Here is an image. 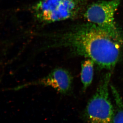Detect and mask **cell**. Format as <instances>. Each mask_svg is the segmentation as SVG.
Returning <instances> with one entry per match:
<instances>
[{
  "instance_id": "cell-1",
  "label": "cell",
  "mask_w": 123,
  "mask_h": 123,
  "mask_svg": "<svg viewBox=\"0 0 123 123\" xmlns=\"http://www.w3.org/2000/svg\"><path fill=\"white\" fill-rule=\"evenodd\" d=\"M44 50L65 48L73 55L92 60L101 68L112 70L121 57L123 39L90 23L43 34Z\"/></svg>"
},
{
  "instance_id": "cell-2",
  "label": "cell",
  "mask_w": 123,
  "mask_h": 123,
  "mask_svg": "<svg viewBox=\"0 0 123 123\" xmlns=\"http://www.w3.org/2000/svg\"><path fill=\"white\" fill-rule=\"evenodd\" d=\"M86 0H40L31 6L35 19L41 23L72 19L78 16Z\"/></svg>"
},
{
  "instance_id": "cell-3",
  "label": "cell",
  "mask_w": 123,
  "mask_h": 123,
  "mask_svg": "<svg viewBox=\"0 0 123 123\" xmlns=\"http://www.w3.org/2000/svg\"><path fill=\"white\" fill-rule=\"evenodd\" d=\"M111 71L101 79L96 92L87 104L85 115L89 123H113L115 108L109 93Z\"/></svg>"
},
{
  "instance_id": "cell-4",
  "label": "cell",
  "mask_w": 123,
  "mask_h": 123,
  "mask_svg": "<svg viewBox=\"0 0 123 123\" xmlns=\"http://www.w3.org/2000/svg\"><path fill=\"white\" fill-rule=\"evenodd\" d=\"M121 0L102 1L93 3L86 10L84 17L88 22L96 25L115 37L123 39L114 18Z\"/></svg>"
},
{
  "instance_id": "cell-5",
  "label": "cell",
  "mask_w": 123,
  "mask_h": 123,
  "mask_svg": "<svg viewBox=\"0 0 123 123\" xmlns=\"http://www.w3.org/2000/svg\"><path fill=\"white\" fill-rule=\"evenodd\" d=\"M73 80L72 75L68 70L59 67L40 79L17 86L10 90L17 91L31 86H41L52 88L62 95H68L72 91Z\"/></svg>"
},
{
  "instance_id": "cell-6",
  "label": "cell",
  "mask_w": 123,
  "mask_h": 123,
  "mask_svg": "<svg viewBox=\"0 0 123 123\" xmlns=\"http://www.w3.org/2000/svg\"><path fill=\"white\" fill-rule=\"evenodd\" d=\"M94 63L90 59L84 61L81 65V80L83 85L84 91L87 89L92 83L94 75Z\"/></svg>"
},
{
  "instance_id": "cell-7",
  "label": "cell",
  "mask_w": 123,
  "mask_h": 123,
  "mask_svg": "<svg viewBox=\"0 0 123 123\" xmlns=\"http://www.w3.org/2000/svg\"><path fill=\"white\" fill-rule=\"evenodd\" d=\"M110 88L115 102V114L113 123H123V102L119 93L114 86Z\"/></svg>"
}]
</instances>
